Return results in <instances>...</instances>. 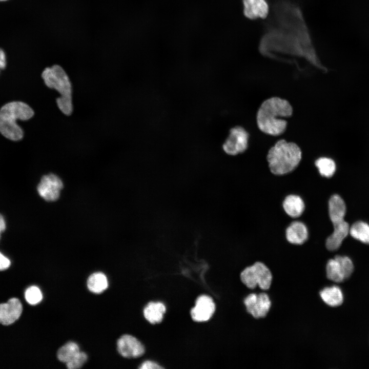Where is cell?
Instances as JSON below:
<instances>
[{
    "instance_id": "cell-1",
    "label": "cell",
    "mask_w": 369,
    "mask_h": 369,
    "mask_svg": "<svg viewBox=\"0 0 369 369\" xmlns=\"http://www.w3.org/2000/svg\"><path fill=\"white\" fill-rule=\"evenodd\" d=\"M272 12L260 41V53L269 57L275 52L305 58L315 66L326 70L318 58L298 6L288 0H280L273 5Z\"/></svg>"
},
{
    "instance_id": "cell-2",
    "label": "cell",
    "mask_w": 369,
    "mask_h": 369,
    "mask_svg": "<svg viewBox=\"0 0 369 369\" xmlns=\"http://www.w3.org/2000/svg\"><path fill=\"white\" fill-rule=\"evenodd\" d=\"M293 108L290 101L279 96H272L264 99L259 106L256 113V124L262 133L279 137L286 130L288 122Z\"/></svg>"
},
{
    "instance_id": "cell-3",
    "label": "cell",
    "mask_w": 369,
    "mask_h": 369,
    "mask_svg": "<svg viewBox=\"0 0 369 369\" xmlns=\"http://www.w3.org/2000/svg\"><path fill=\"white\" fill-rule=\"evenodd\" d=\"M301 148L294 141L278 139L268 150L266 160L271 172L277 175L293 171L302 159Z\"/></svg>"
},
{
    "instance_id": "cell-4",
    "label": "cell",
    "mask_w": 369,
    "mask_h": 369,
    "mask_svg": "<svg viewBox=\"0 0 369 369\" xmlns=\"http://www.w3.org/2000/svg\"><path fill=\"white\" fill-rule=\"evenodd\" d=\"M34 114L33 109L25 102L12 101L5 104L0 109V133L11 140L21 139L24 133L16 121L28 120Z\"/></svg>"
},
{
    "instance_id": "cell-5",
    "label": "cell",
    "mask_w": 369,
    "mask_h": 369,
    "mask_svg": "<svg viewBox=\"0 0 369 369\" xmlns=\"http://www.w3.org/2000/svg\"><path fill=\"white\" fill-rule=\"evenodd\" d=\"M42 77L48 87L56 90L60 94L59 97L72 100L71 81L60 66L54 65L45 68L42 73Z\"/></svg>"
},
{
    "instance_id": "cell-6",
    "label": "cell",
    "mask_w": 369,
    "mask_h": 369,
    "mask_svg": "<svg viewBox=\"0 0 369 369\" xmlns=\"http://www.w3.org/2000/svg\"><path fill=\"white\" fill-rule=\"evenodd\" d=\"M250 137V134L242 126L232 128L222 145L223 151L231 156L244 153L249 148Z\"/></svg>"
},
{
    "instance_id": "cell-7",
    "label": "cell",
    "mask_w": 369,
    "mask_h": 369,
    "mask_svg": "<svg viewBox=\"0 0 369 369\" xmlns=\"http://www.w3.org/2000/svg\"><path fill=\"white\" fill-rule=\"evenodd\" d=\"M63 183L60 178L54 174L43 176L37 187L39 195L48 201L56 200L60 196Z\"/></svg>"
},
{
    "instance_id": "cell-8",
    "label": "cell",
    "mask_w": 369,
    "mask_h": 369,
    "mask_svg": "<svg viewBox=\"0 0 369 369\" xmlns=\"http://www.w3.org/2000/svg\"><path fill=\"white\" fill-rule=\"evenodd\" d=\"M243 302L247 312L255 318L265 317L271 306L269 296L265 293L250 294Z\"/></svg>"
},
{
    "instance_id": "cell-9",
    "label": "cell",
    "mask_w": 369,
    "mask_h": 369,
    "mask_svg": "<svg viewBox=\"0 0 369 369\" xmlns=\"http://www.w3.org/2000/svg\"><path fill=\"white\" fill-rule=\"evenodd\" d=\"M117 350L121 356L127 358L140 357L145 351L139 340L129 334L123 335L117 340Z\"/></svg>"
},
{
    "instance_id": "cell-10",
    "label": "cell",
    "mask_w": 369,
    "mask_h": 369,
    "mask_svg": "<svg viewBox=\"0 0 369 369\" xmlns=\"http://www.w3.org/2000/svg\"><path fill=\"white\" fill-rule=\"evenodd\" d=\"M215 310V305L210 296L203 295L199 296L195 305L191 310L192 319L196 322L206 321L210 319Z\"/></svg>"
},
{
    "instance_id": "cell-11",
    "label": "cell",
    "mask_w": 369,
    "mask_h": 369,
    "mask_svg": "<svg viewBox=\"0 0 369 369\" xmlns=\"http://www.w3.org/2000/svg\"><path fill=\"white\" fill-rule=\"evenodd\" d=\"M23 306L16 298L10 299L7 302L0 304V323L8 325L13 323L20 316Z\"/></svg>"
},
{
    "instance_id": "cell-12",
    "label": "cell",
    "mask_w": 369,
    "mask_h": 369,
    "mask_svg": "<svg viewBox=\"0 0 369 369\" xmlns=\"http://www.w3.org/2000/svg\"><path fill=\"white\" fill-rule=\"evenodd\" d=\"M243 13L250 19H265L269 13V6L266 0H242Z\"/></svg>"
},
{
    "instance_id": "cell-13",
    "label": "cell",
    "mask_w": 369,
    "mask_h": 369,
    "mask_svg": "<svg viewBox=\"0 0 369 369\" xmlns=\"http://www.w3.org/2000/svg\"><path fill=\"white\" fill-rule=\"evenodd\" d=\"M334 231L329 236L325 242L326 248L330 251H335L341 245L343 239L349 233L350 227L344 220L333 224Z\"/></svg>"
},
{
    "instance_id": "cell-14",
    "label": "cell",
    "mask_w": 369,
    "mask_h": 369,
    "mask_svg": "<svg viewBox=\"0 0 369 369\" xmlns=\"http://www.w3.org/2000/svg\"><path fill=\"white\" fill-rule=\"evenodd\" d=\"M286 238L291 243L303 244L308 238V231L306 225L301 221H293L286 230Z\"/></svg>"
},
{
    "instance_id": "cell-15",
    "label": "cell",
    "mask_w": 369,
    "mask_h": 369,
    "mask_svg": "<svg viewBox=\"0 0 369 369\" xmlns=\"http://www.w3.org/2000/svg\"><path fill=\"white\" fill-rule=\"evenodd\" d=\"M329 213L333 224L344 220L346 206L344 200L338 195L334 194L329 199Z\"/></svg>"
},
{
    "instance_id": "cell-16",
    "label": "cell",
    "mask_w": 369,
    "mask_h": 369,
    "mask_svg": "<svg viewBox=\"0 0 369 369\" xmlns=\"http://www.w3.org/2000/svg\"><path fill=\"white\" fill-rule=\"evenodd\" d=\"M283 208L286 213L290 217H299L304 210V203L302 198L296 195L287 196L283 202Z\"/></svg>"
},
{
    "instance_id": "cell-17",
    "label": "cell",
    "mask_w": 369,
    "mask_h": 369,
    "mask_svg": "<svg viewBox=\"0 0 369 369\" xmlns=\"http://www.w3.org/2000/svg\"><path fill=\"white\" fill-rule=\"evenodd\" d=\"M165 305L160 302H150L144 310V315L147 321L152 324L160 323L166 312Z\"/></svg>"
},
{
    "instance_id": "cell-18",
    "label": "cell",
    "mask_w": 369,
    "mask_h": 369,
    "mask_svg": "<svg viewBox=\"0 0 369 369\" xmlns=\"http://www.w3.org/2000/svg\"><path fill=\"white\" fill-rule=\"evenodd\" d=\"M322 300L328 305L335 307L340 305L343 296L340 288L337 286L326 287L320 292Z\"/></svg>"
},
{
    "instance_id": "cell-19",
    "label": "cell",
    "mask_w": 369,
    "mask_h": 369,
    "mask_svg": "<svg viewBox=\"0 0 369 369\" xmlns=\"http://www.w3.org/2000/svg\"><path fill=\"white\" fill-rule=\"evenodd\" d=\"M87 285L89 290L95 294H100L108 286V281L106 275L100 272L93 273L88 277Z\"/></svg>"
},
{
    "instance_id": "cell-20",
    "label": "cell",
    "mask_w": 369,
    "mask_h": 369,
    "mask_svg": "<svg viewBox=\"0 0 369 369\" xmlns=\"http://www.w3.org/2000/svg\"><path fill=\"white\" fill-rule=\"evenodd\" d=\"M253 265L256 273L258 285L262 290H268L271 286L272 280L271 271L261 262H256Z\"/></svg>"
},
{
    "instance_id": "cell-21",
    "label": "cell",
    "mask_w": 369,
    "mask_h": 369,
    "mask_svg": "<svg viewBox=\"0 0 369 369\" xmlns=\"http://www.w3.org/2000/svg\"><path fill=\"white\" fill-rule=\"evenodd\" d=\"M349 233L355 239L369 244V225L362 221L354 223L350 228Z\"/></svg>"
},
{
    "instance_id": "cell-22",
    "label": "cell",
    "mask_w": 369,
    "mask_h": 369,
    "mask_svg": "<svg viewBox=\"0 0 369 369\" xmlns=\"http://www.w3.org/2000/svg\"><path fill=\"white\" fill-rule=\"evenodd\" d=\"M315 165L320 175L327 178L334 175L336 169L335 161L326 157H321L317 159L315 161Z\"/></svg>"
},
{
    "instance_id": "cell-23",
    "label": "cell",
    "mask_w": 369,
    "mask_h": 369,
    "mask_svg": "<svg viewBox=\"0 0 369 369\" xmlns=\"http://www.w3.org/2000/svg\"><path fill=\"white\" fill-rule=\"evenodd\" d=\"M79 351V347L76 343L69 341L58 349L57 357L60 361L66 363Z\"/></svg>"
},
{
    "instance_id": "cell-24",
    "label": "cell",
    "mask_w": 369,
    "mask_h": 369,
    "mask_svg": "<svg viewBox=\"0 0 369 369\" xmlns=\"http://www.w3.org/2000/svg\"><path fill=\"white\" fill-rule=\"evenodd\" d=\"M326 273L327 278L333 281L341 282L344 280L339 263L335 258L328 261Z\"/></svg>"
},
{
    "instance_id": "cell-25",
    "label": "cell",
    "mask_w": 369,
    "mask_h": 369,
    "mask_svg": "<svg viewBox=\"0 0 369 369\" xmlns=\"http://www.w3.org/2000/svg\"><path fill=\"white\" fill-rule=\"evenodd\" d=\"M240 279L250 289H254L258 285L257 275L253 265L245 268L241 272Z\"/></svg>"
},
{
    "instance_id": "cell-26",
    "label": "cell",
    "mask_w": 369,
    "mask_h": 369,
    "mask_svg": "<svg viewBox=\"0 0 369 369\" xmlns=\"http://www.w3.org/2000/svg\"><path fill=\"white\" fill-rule=\"evenodd\" d=\"M335 258L339 263L344 280L347 279L352 274L354 265L351 259L346 256H336Z\"/></svg>"
},
{
    "instance_id": "cell-27",
    "label": "cell",
    "mask_w": 369,
    "mask_h": 369,
    "mask_svg": "<svg viewBox=\"0 0 369 369\" xmlns=\"http://www.w3.org/2000/svg\"><path fill=\"white\" fill-rule=\"evenodd\" d=\"M25 297L28 303L31 305H35L42 301L43 294L38 287L31 286L26 290Z\"/></svg>"
},
{
    "instance_id": "cell-28",
    "label": "cell",
    "mask_w": 369,
    "mask_h": 369,
    "mask_svg": "<svg viewBox=\"0 0 369 369\" xmlns=\"http://www.w3.org/2000/svg\"><path fill=\"white\" fill-rule=\"evenodd\" d=\"M87 355L84 352L79 351L66 364L69 369H77L80 368L87 361Z\"/></svg>"
},
{
    "instance_id": "cell-29",
    "label": "cell",
    "mask_w": 369,
    "mask_h": 369,
    "mask_svg": "<svg viewBox=\"0 0 369 369\" xmlns=\"http://www.w3.org/2000/svg\"><path fill=\"white\" fill-rule=\"evenodd\" d=\"M141 369H160L163 367L156 363L151 361H146L144 362L139 367Z\"/></svg>"
},
{
    "instance_id": "cell-30",
    "label": "cell",
    "mask_w": 369,
    "mask_h": 369,
    "mask_svg": "<svg viewBox=\"0 0 369 369\" xmlns=\"http://www.w3.org/2000/svg\"><path fill=\"white\" fill-rule=\"evenodd\" d=\"M10 264V260L0 252V271L8 269Z\"/></svg>"
},
{
    "instance_id": "cell-31",
    "label": "cell",
    "mask_w": 369,
    "mask_h": 369,
    "mask_svg": "<svg viewBox=\"0 0 369 369\" xmlns=\"http://www.w3.org/2000/svg\"><path fill=\"white\" fill-rule=\"evenodd\" d=\"M6 66V55L4 51L0 49V69H4Z\"/></svg>"
},
{
    "instance_id": "cell-32",
    "label": "cell",
    "mask_w": 369,
    "mask_h": 369,
    "mask_svg": "<svg viewBox=\"0 0 369 369\" xmlns=\"http://www.w3.org/2000/svg\"><path fill=\"white\" fill-rule=\"evenodd\" d=\"M6 228V223L4 216L0 214V239L2 233L5 230Z\"/></svg>"
},
{
    "instance_id": "cell-33",
    "label": "cell",
    "mask_w": 369,
    "mask_h": 369,
    "mask_svg": "<svg viewBox=\"0 0 369 369\" xmlns=\"http://www.w3.org/2000/svg\"><path fill=\"white\" fill-rule=\"evenodd\" d=\"M7 1V0H0V1Z\"/></svg>"
}]
</instances>
